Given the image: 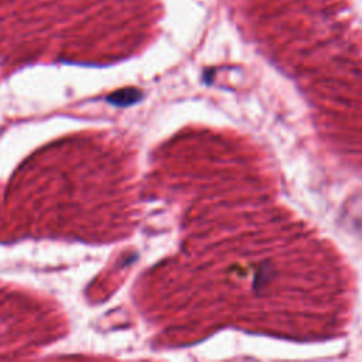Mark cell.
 Masks as SVG:
<instances>
[{
	"label": "cell",
	"instance_id": "cell-1",
	"mask_svg": "<svg viewBox=\"0 0 362 362\" xmlns=\"http://www.w3.org/2000/svg\"><path fill=\"white\" fill-rule=\"evenodd\" d=\"M143 98V93L137 88H123L107 95L106 100L115 106H130L137 103Z\"/></svg>",
	"mask_w": 362,
	"mask_h": 362
}]
</instances>
